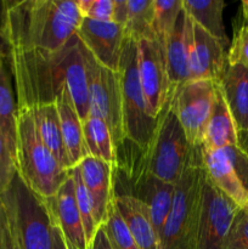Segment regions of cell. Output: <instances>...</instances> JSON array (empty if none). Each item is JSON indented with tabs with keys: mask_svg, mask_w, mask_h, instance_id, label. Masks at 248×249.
Instances as JSON below:
<instances>
[{
	"mask_svg": "<svg viewBox=\"0 0 248 249\" xmlns=\"http://www.w3.org/2000/svg\"><path fill=\"white\" fill-rule=\"evenodd\" d=\"M6 61L14 77L17 107L53 104L68 90L82 123L89 117L83 43L77 34L55 53L7 46Z\"/></svg>",
	"mask_w": 248,
	"mask_h": 249,
	"instance_id": "1",
	"label": "cell"
},
{
	"mask_svg": "<svg viewBox=\"0 0 248 249\" xmlns=\"http://www.w3.org/2000/svg\"><path fill=\"white\" fill-rule=\"evenodd\" d=\"M82 19L74 0L6 1L2 36L7 46L55 53L77 34Z\"/></svg>",
	"mask_w": 248,
	"mask_h": 249,
	"instance_id": "2",
	"label": "cell"
},
{
	"mask_svg": "<svg viewBox=\"0 0 248 249\" xmlns=\"http://www.w3.org/2000/svg\"><path fill=\"white\" fill-rule=\"evenodd\" d=\"M172 95L159 114L157 129L145 152L131 146L117 162L116 170L125 178L148 174L160 181L177 185L194 158L197 147L187 141L181 124L172 108Z\"/></svg>",
	"mask_w": 248,
	"mask_h": 249,
	"instance_id": "3",
	"label": "cell"
},
{
	"mask_svg": "<svg viewBox=\"0 0 248 249\" xmlns=\"http://www.w3.org/2000/svg\"><path fill=\"white\" fill-rule=\"evenodd\" d=\"M206 172L201 147L175 185L172 209L163 230L162 249H197Z\"/></svg>",
	"mask_w": 248,
	"mask_h": 249,
	"instance_id": "4",
	"label": "cell"
},
{
	"mask_svg": "<svg viewBox=\"0 0 248 249\" xmlns=\"http://www.w3.org/2000/svg\"><path fill=\"white\" fill-rule=\"evenodd\" d=\"M16 168L24 184L41 198L53 197L68 177L39 136L33 111L17 107Z\"/></svg>",
	"mask_w": 248,
	"mask_h": 249,
	"instance_id": "5",
	"label": "cell"
},
{
	"mask_svg": "<svg viewBox=\"0 0 248 249\" xmlns=\"http://www.w3.org/2000/svg\"><path fill=\"white\" fill-rule=\"evenodd\" d=\"M12 238L18 249H53L50 213L45 199L16 174L1 195Z\"/></svg>",
	"mask_w": 248,
	"mask_h": 249,
	"instance_id": "6",
	"label": "cell"
},
{
	"mask_svg": "<svg viewBox=\"0 0 248 249\" xmlns=\"http://www.w3.org/2000/svg\"><path fill=\"white\" fill-rule=\"evenodd\" d=\"M118 74L122 90L124 142L135 146L140 152H145L155 135L159 118H152L147 113V105L139 78L138 45L133 39L126 38L124 44Z\"/></svg>",
	"mask_w": 248,
	"mask_h": 249,
	"instance_id": "7",
	"label": "cell"
},
{
	"mask_svg": "<svg viewBox=\"0 0 248 249\" xmlns=\"http://www.w3.org/2000/svg\"><path fill=\"white\" fill-rule=\"evenodd\" d=\"M89 94V116L102 119L113 139L116 153L124 142L122 90L118 72L108 70L95 60L83 45Z\"/></svg>",
	"mask_w": 248,
	"mask_h": 249,
	"instance_id": "8",
	"label": "cell"
},
{
	"mask_svg": "<svg viewBox=\"0 0 248 249\" xmlns=\"http://www.w3.org/2000/svg\"><path fill=\"white\" fill-rule=\"evenodd\" d=\"M218 83L189 80L172 92V108L192 147H201L204 129L213 112Z\"/></svg>",
	"mask_w": 248,
	"mask_h": 249,
	"instance_id": "9",
	"label": "cell"
},
{
	"mask_svg": "<svg viewBox=\"0 0 248 249\" xmlns=\"http://www.w3.org/2000/svg\"><path fill=\"white\" fill-rule=\"evenodd\" d=\"M136 45L139 78L147 105V113L157 119L170 96L164 49L153 39H141Z\"/></svg>",
	"mask_w": 248,
	"mask_h": 249,
	"instance_id": "10",
	"label": "cell"
},
{
	"mask_svg": "<svg viewBox=\"0 0 248 249\" xmlns=\"http://www.w3.org/2000/svg\"><path fill=\"white\" fill-rule=\"evenodd\" d=\"M238 209L206 177L197 249H223Z\"/></svg>",
	"mask_w": 248,
	"mask_h": 249,
	"instance_id": "11",
	"label": "cell"
},
{
	"mask_svg": "<svg viewBox=\"0 0 248 249\" xmlns=\"http://www.w3.org/2000/svg\"><path fill=\"white\" fill-rule=\"evenodd\" d=\"M77 36L97 62L118 72L126 40L124 26L116 22H100L83 17Z\"/></svg>",
	"mask_w": 248,
	"mask_h": 249,
	"instance_id": "12",
	"label": "cell"
},
{
	"mask_svg": "<svg viewBox=\"0 0 248 249\" xmlns=\"http://www.w3.org/2000/svg\"><path fill=\"white\" fill-rule=\"evenodd\" d=\"M228 67V55L220 41L194 22V44L190 56V80L219 83Z\"/></svg>",
	"mask_w": 248,
	"mask_h": 249,
	"instance_id": "13",
	"label": "cell"
},
{
	"mask_svg": "<svg viewBox=\"0 0 248 249\" xmlns=\"http://www.w3.org/2000/svg\"><path fill=\"white\" fill-rule=\"evenodd\" d=\"M194 44V21L182 9L164 48L170 94L190 80L189 63Z\"/></svg>",
	"mask_w": 248,
	"mask_h": 249,
	"instance_id": "14",
	"label": "cell"
},
{
	"mask_svg": "<svg viewBox=\"0 0 248 249\" xmlns=\"http://www.w3.org/2000/svg\"><path fill=\"white\" fill-rule=\"evenodd\" d=\"M45 202L51 216L60 226L71 247L73 249H89L75 198L74 182L70 174L55 196L46 198Z\"/></svg>",
	"mask_w": 248,
	"mask_h": 249,
	"instance_id": "15",
	"label": "cell"
},
{
	"mask_svg": "<svg viewBox=\"0 0 248 249\" xmlns=\"http://www.w3.org/2000/svg\"><path fill=\"white\" fill-rule=\"evenodd\" d=\"M77 167L94 203L97 224L101 226L114 199V165L87 156Z\"/></svg>",
	"mask_w": 248,
	"mask_h": 249,
	"instance_id": "16",
	"label": "cell"
},
{
	"mask_svg": "<svg viewBox=\"0 0 248 249\" xmlns=\"http://www.w3.org/2000/svg\"><path fill=\"white\" fill-rule=\"evenodd\" d=\"M126 180L133 186V190L128 194L129 196L135 197L147 204L151 220L160 241L164 225L172 209L175 185L160 181L157 178L148 174L139 175Z\"/></svg>",
	"mask_w": 248,
	"mask_h": 249,
	"instance_id": "17",
	"label": "cell"
},
{
	"mask_svg": "<svg viewBox=\"0 0 248 249\" xmlns=\"http://www.w3.org/2000/svg\"><path fill=\"white\" fill-rule=\"evenodd\" d=\"M206 177L216 189L230 198L240 209H248V191L236 174L232 164L221 150L201 147Z\"/></svg>",
	"mask_w": 248,
	"mask_h": 249,
	"instance_id": "18",
	"label": "cell"
},
{
	"mask_svg": "<svg viewBox=\"0 0 248 249\" xmlns=\"http://www.w3.org/2000/svg\"><path fill=\"white\" fill-rule=\"evenodd\" d=\"M114 203L140 249H162L147 204L129 195H114Z\"/></svg>",
	"mask_w": 248,
	"mask_h": 249,
	"instance_id": "19",
	"label": "cell"
},
{
	"mask_svg": "<svg viewBox=\"0 0 248 249\" xmlns=\"http://www.w3.org/2000/svg\"><path fill=\"white\" fill-rule=\"evenodd\" d=\"M229 107L236 130H248V70L241 65H228L218 83Z\"/></svg>",
	"mask_w": 248,
	"mask_h": 249,
	"instance_id": "20",
	"label": "cell"
},
{
	"mask_svg": "<svg viewBox=\"0 0 248 249\" xmlns=\"http://www.w3.org/2000/svg\"><path fill=\"white\" fill-rule=\"evenodd\" d=\"M56 106L60 114L63 145L72 169L88 156L84 135H83V124L78 116L74 104L68 94V90H63L61 92L58 99L56 100Z\"/></svg>",
	"mask_w": 248,
	"mask_h": 249,
	"instance_id": "21",
	"label": "cell"
},
{
	"mask_svg": "<svg viewBox=\"0 0 248 249\" xmlns=\"http://www.w3.org/2000/svg\"><path fill=\"white\" fill-rule=\"evenodd\" d=\"M233 145H237V130L218 84L215 104L204 129L201 147L216 151Z\"/></svg>",
	"mask_w": 248,
	"mask_h": 249,
	"instance_id": "22",
	"label": "cell"
},
{
	"mask_svg": "<svg viewBox=\"0 0 248 249\" xmlns=\"http://www.w3.org/2000/svg\"><path fill=\"white\" fill-rule=\"evenodd\" d=\"M31 109L33 111L34 121H35V125L41 141L53 153L61 168L68 172L71 169V165L65 145H63L60 114H58L56 102L40 105V106L33 107Z\"/></svg>",
	"mask_w": 248,
	"mask_h": 249,
	"instance_id": "23",
	"label": "cell"
},
{
	"mask_svg": "<svg viewBox=\"0 0 248 249\" xmlns=\"http://www.w3.org/2000/svg\"><path fill=\"white\" fill-rule=\"evenodd\" d=\"M224 7L225 2L223 0H182V9L192 21L218 39L226 49L230 41L223 22Z\"/></svg>",
	"mask_w": 248,
	"mask_h": 249,
	"instance_id": "24",
	"label": "cell"
},
{
	"mask_svg": "<svg viewBox=\"0 0 248 249\" xmlns=\"http://www.w3.org/2000/svg\"><path fill=\"white\" fill-rule=\"evenodd\" d=\"M0 134L16 162L17 104L6 68V58L0 60Z\"/></svg>",
	"mask_w": 248,
	"mask_h": 249,
	"instance_id": "25",
	"label": "cell"
},
{
	"mask_svg": "<svg viewBox=\"0 0 248 249\" xmlns=\"http://www.w3.org/2000/svg\"><path fill=\"white\" fill-rule=\"evenodd\" d=\"M82 124L88 156L111 163L116 169V147L106 123L97 117L89 116Z\"/></svg>",
	"mask_w": 248,
	"mask_h": 249,
	"instance_id": "26",
	"label": "cell"
},
{
	"mask_svg": "<svg viewBox=\"0 0 248 249\" xmlns=\"http://www.w3.org/2000/svg\"><path fill=\"white\" fill-rule=\"evenodd\" d=\"M126 21L124 24L126 38L138 43L141 39H153L152 24L155 17L153 0H126Z\"/></svg>",
	"mask_w": 248,
	"mask_h": 249,
	"instance_id": "27",
	"label": "cell"
},
{
	"mask_svg": "<svg viewBox=\"0 0 248 249\" xmlns=\"http://www.w3.org/2000/svg\"><path fill=\"white\" fill-rule=\"evenodd\" d=\"M153 4H155V17L152 24L153 36L155 40L158 41L164 49L182 10V0H153Z\"/></svg>",
	"mask_w": 248,
	"mask_h": 249,
	"instance_id": "28",
	"label": "cell"
},
{
	"mask_svg": "<svg viewBox=\"0 0 248 249\" xmlns=\"http://www.w3.org/2000/svg\"><path fill=\"white\" fill-rule=\"evenodd\" d=\"M68 174L72 177L73 182H74L75 198H77L78 209H79L83 228H84L85 238H87L88 248H89L95 235H96L97 229L100 228L96 220V215H95L94 203H92L90 194L88 192L87 187H85L84 182H83L78 167H74L68 170Z\"/></svg>",
	"mask_w": 248,
	"mask_h": 249,
	"instance_id": "29",
	"label": "cell"
},
{
	"mask_svg": "<svg viewBox=\"0 0 248 249\" xmlns=\"http://www.w3.org/2000/svg\"><path fill=\"white\" fill-rule=\"evenodd\" d=\"M102 226L106 231L112 249H140L131 236L125 221L119 214L114 199L109 207L108 214Z\"/></svg>",
	"mask_w": 248,
	"mask_h": 249,
	"instance_id": "30",
	"label": "cell"
},
{
	"mask_svg": "<svg viewBox=\"0 0 248 249\" xmlns=\"http://www.w3.org/2000/svg\"><path fill=\"white\" fill-rule=\"evenodd\" d=\"M223 249H248V209H238Z\"/></svg>",
	"mask_w": 248,
	"mask_h": 249,
	"instance_id": "31",
	"label": "cell"
},
{
	"mask_svg": "<svg viewBox=\"0 0 248 249\" xmlns=\"http://www.w3.org/2000/svg\"><path fill=\"white\" fill-rule=\"evenodd\" d=\"M80 14L85 18L100 22H113L114 0H78Z\"/></svg>",
	"mask_w": 248,
	"mask_h": 249,
	"instance_id": "32",
	"label": "cell"
},
{
	"mask_svg": "<svg viewBox=\"0 0 248 249\" xmlns=\"http://www.w3.org/2000/svg\"><path fill=\"white\" fill-rule=\"evenodd\" d=\"M228 65H241L248 70V24L235 31L233 40L228 53Z\"/></svg>",
	"mask_w": 248,
	"mask_h": 249,
	"instance_id": "33",
	"label": "cell"
},
{
	"mask_svg": "<svg viewBox=\"0 0 248 249\" xmlns=\"http://www.w3.org/2000/svg\"><path fill=\"white\" fill-rule=\"evenodd\" d=\"M16 174V162L0 134V195L9 189Z\"/></svg>",
	"mask_w": 248,
	"mask_h": 249,
	"instance_id": "34",
	"label": "cell"
},
{
	"mask_svg": "<svg viewBox=\"0 0 248 249\" xmlns=\"http://www.w3.org/2000/svg\"><path fill=\"white\" fill-rule=\"evenodd\" d=\"M221 151L229 158L233 169H235L236 174L238 175L243 186L248 191V156L243 151H241L237 145L228 146V147L223 148Z\"/></svg>",
	"mask_w": 248,
	"mask_h": 249,
	"instance_id": "35",
	"label": "cell"
},
{
	"mask_svg": "<svg viewBox=\"0 0 248 249\" xmlns=\"http://www.w3.org/2000/svg\"><path fill=\"white\" fill-rule=\"evenodd\" d=\"M12 236L6 208L0 195V249H11Z\"/></svg>",
	"mask_w": 248,
	"mask_h": 249,
	"instance_id": "36",
	"label": "cell"
},
{
	"mask_svg": "<svg viewBox=\"0 0 248 249\" xmlns=\"http://www.w3.org/2000/svg\"><path fill=\"white\" fill-rule=\"evenodd\" d=\"M49 213H50V212H49ZM50 220H51V231H53V249H73L70 246V243L67 242V240L65 238V236H63L60 226L57 225V223H56L55 219L51 216V214H50Z\"/></svg>",
	"mask_w": 248,
	"mask_h": 249,
	"instance_id": "37",
	"label": "cell"
},
{
	"mask_svg": "<svg viewBox=\"0 0 248 249\" xmlns=\"http://www.w3.org/2000/svg\"><path fill=\"white\" fill-rule=\"evenodd\" d=\"M89 249H112L111 243H109L108 237L106 235V231H105L102 225L97 229L96 235H95Z\"/></svg>",
	"mask_w": 248,
	"mask_h": 249,
	"instance_id": "38",
	"label": "cell"
},
{
	"mask_svg": "<svg viewBox=\"0 0 248 249\" xmlns=\"http://www.w3.org/2000/svg\"><path fill=\"white\" fill-rule=\"evenodd\" d=\"M126 12H128L126 0H114L113 22L124 26L126 21Z\"/></svg>",
	"mask_w": 248,
	"mask_h": 249,
	"instance_id": "39",
	"label": "cell"
},
{
	"mask_svg": "<svg viewBox=\"0 0 248 249\" xmlns=\"http://www.w3.org/2000/svg\"><path fill=\"white\" fill-rule=\"evenodd\" d=\"M237 146L241 151L248 156V130L238 131L237 133Z\"/></svg>",
	"mask_w": 248,
	"mask_h": 249,
	"instance_id": "40",
	"label": "cell"
},
{
	"mask_svg": "<svg viewBox=\"0 0 248 249\" xmlns=\"http://www.w3.org/2000/svg\"><path fill=\"white\" fill-rule=\"evenodd\" d=\"M7 57V44L5 41L4 36L0 32V60Z\"/></svg>",
	"mask_w": 248,
	"mask_h": 249,
	"instance_id": "41",
	"label": "cell"
},
{
	"mask_svg": "<svg viewBox=\"0 0 248 249\" xmlns=\"http://www.w3.org/2000/svg\"><path fill=\"white\" fill-rule=\"evenodd\" d=\"M11 236H12V235H11ZM11 249H18V247H17V245H16V243H15L14 238H12V246H11Z\"/></svg>",
	"mask_w": 248,
	"mask_h": 249,
	"instance_id": "42",
	"label": "cell"
}]
</instances>
